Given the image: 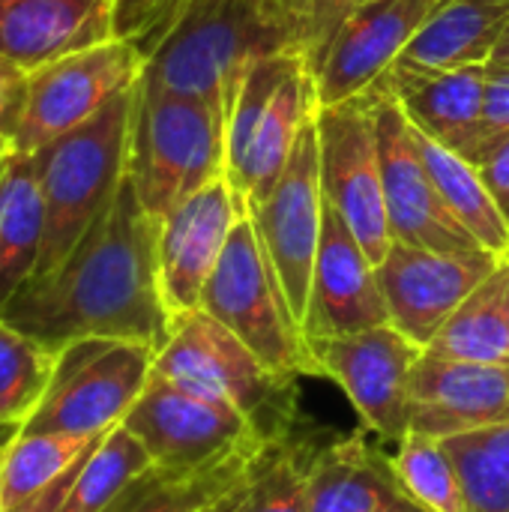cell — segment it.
<instances>
[{
  "label": "cell",
  "mask_w": 509,
  "mask_h": 512,
  "mask_svg": "<svg viewBox=\"0 0 509 512\" xmlns=\"http://www.w3.org/2000/svg\"><path fill=\"white\" fill-rule=\"evenodd\" d=\"M0 318L51 351L78 339H123L159 354L171 336L159 219L144 210L129 177L75 249L51 273L33 276Z\"/></svg>",
  "instance_id": "1"
},
{
  "label": "cell",
  "mask_w": 509,
  "mask_h": 512,
  "mask_svg": "<svg viewBox=\"0 0 509 512\" xmlns=\"http://www.w3.org/2000/svg\"><path fill=\"white\" fill-rule=\"evenodd\" d=\"M357 0H195L147 54L144 87L198 96L225 120L252 63L300 54L306 66Z\"/></svg>",
  "instance_id": "2"
},
{
  "label": "cell",
  "mask_w": 509,
  "mask_h": 512,
  "mask_svg": "<svg viewBox=\"0 0 509 512\" xmlns=\"http://www.w3.org/2000/svg\"><path fill=\"white\" fill-rule=\"evenodd\" d=\"M135 87L84 126L33 153L45 204V237L33 276L51 273L117 198L126 180Z\"/></svg>",
  "instance_id": "3"
},
{
  "label": "cell",
  "mask_w": 509,
  "mask_h": 512,
  "mask_svg": "<svg viewBox=\"0 0 509 512\" xmlns=\"http://www.w3.org/2000/svg\"><path fill=\"white\" fill-rule=\"evenodd\" d=\"M225 114L198 99L138 81L126 177L147 213L171 207L225 177Z\"/></svg>",
  "instance_id": "4"
},
{
  "label": "cell",
  "mask_w": 509,
  "mask_h": 512,
  "mask_svg": "<svg viewBox=\"0 0 509 512\" xmlns=\"http://www.w3.org/2000/svg\"><path fill=\"white\" fill-rule=\"evenodd\" d=\"M201 309L225 324L273 375L285 381L318 375L303 324L297 321L249 216L234 225L228 246L204 285Z\"/></svg>",
  "instance_id": "5"
},
{
  "label": "cell",
  "mask_w": 509,
  "mask_h": 512,
  "mask_svg": "<svg viewBox=\"0 0 509 512\" xmlns=\"http://www.w3.org/2000/svg\"><path fill=\"white\" fill-rule=\"evenodd\" d=\"M156 351L123 339H78L57 351L51 387L21 432L99 438L117 429L150 381Z\"/></svg>",
  "instance_id": "6"
},
{
  "label": "cell",
  "mask_w": 509,
  "mask_h": 512,
  "mask_svg": "<svg viewBox=\"0 0 509 512\" xmlns=\"http://www.w3.org/2000/svg\"><path fill=\"white\" fill-rule=\"evenodd\" d=\"M147 66V54L129 39H108L66 54L27 75L12 150L39 153L51 141L93 120L117 96L129 93Z\"/></svg>",
  "instance_id": "7"
},
{
  "label": "cell",
  "mask_w": 509,
  "mask_h": 512,
  "mask_svg": "<svg viewBox=\"0 0 509 512\" xmlns=\"http://www.w3.org/2000/svg\"><path fill=\"white\" fill-rule=\"evenodd\" d=\"M153 372L231 402L270 438L288 435L285 393L294 381L273 375L204 309H192L171 321V336L159 348Z\"/></svg>",
  "instance_id": "8"
},
{
  "label": "cell",
  "mask_w": 509,
  "mask_h": 512,
  "mask_svg": "<svg viewBox=\"0 0 509 512\" xmlns=\"http://www.w3.org/2000/svg\"><path fill=\"white\" fill-rule=\"evenodd\" d=\"M123 426L144 444L153 468L168 474L201 471L258 438H270L231 402L159 372H150Z\"/></svg>",
  "instance_id": "9"
},
{
  "label": "cell",
  "mask_w": 509,
  "mask_h": 512,
  "mask_svg": "<svg viewBox=\"0 0 509 512\" xmlns=\"http://www.w3.org/2000/svg\"><path fill=\"white\" fill-rule=\"evenodd\" d=\"M324 201L345 219L363 252L381 264L393 246L372 93L324 105L315 114Z\"/></svg>",
  "instance_id": "10"
},
{
  "label": "cell",
  "mask_w": 509,
  "mask_h": 512,
  "mask_svg": "<svg viewBox=\"0 0 509 512\" xmlns=\"http://www.w3.org/2000/svg\"><path fill=\"white\" fill-rule=\"evenodd\" d=\"M372 111H375V135L381 156V183L384 204L390 219L393 243L435 249V252H471L483 249L447 210L438 195L426 162L420 156L414 126L393 99L387 81H375L369 87Z\"/></svg>",
  "instance_id": "11"
},
{
  "label": "cell",
  "mask_w": 509,
  "mask_h": 512,
  "mask_svg": "<svg viewBox=\"0 0 509 512\" xmlns=\"http://www.w3.org/2000/svg\"><path fill=\"white\" fill-rule=\"evenodd\" d=\"M324 210L327 201L321 189L318 129L312 120L297 138V147L273 192L246 213L300 324L309 306L315 258L324 234Z\"/></svg>",
  "instance_id": "12"
},
{
  "label": "cell",
  "mask_w": 509,
  "mask_h": 512,
  "mask_svg": "<svg viewBox=\"0 0 509 512\" xmlns=\"http://www.w3.org/2000/svg\"><path fill=\"white\" fill-rule=\"evenodd\" d=\"M441 3L444 0H357L309 66L318 108L354 99L381 81Z\"/></svg>",
  "instance_id": "13"
},
{
  "label": "cell",
  "mask_w": 509,
  "mask_h": 512,
  "mask_svg": "<svg viewBox=\"0 0 509 512\" xmlns=\"http://www.w3.org/2000/svg\"><path fill=\"white\" fill-rule=\"evenodd\" d=\"M318 375L342 387L360 420L384 441L399 444L408 429V381L423 348L393 324L351 336L309 342Z\"/></svg>",
  "instance_id": "14"
},
{
  "label": "cell",
  "mask_w": 509,
  "mask_h": 512,
  "mask_svg": "<svg viewBox=\"0 0 509 512\" xmlns=\"http://www.w3.org/2000/svg\"><path fill=\"white\" fill-rule=\"evenodd\" d=\"M501 261L504 258L489 249L435 252L393 243L378 264L390 324L426 351L447 318Z\"/></svg>",
  "instance_id": "15"
},
{
  "label": "cell",
  "mask_w": 509,
  "mask_h": 512,
  "mask_svg": "<svg viewBox=\"0 0 509 512\" xmlns=\"http://www.w3.org/2000/svg\"><path fill=\"white\" fill-rule=\"evenodd\" d=\"M243 219L228 180H213L159 219V282L171 321L201 309L234 225Z\"/></svg>",
  "instance_id": "16"
},
{
  "label": "cell",
  "mask_w": 509,
  "mask_h": 512,
  "mask_svg": "<svg viewBox=\"0 0 509 512\" xmlns=\"http://www.w3.org/2000/svg\"><path fill=\"white\" fill-rule=\"evenodd\" d=\"M384 324H390V309L378 282V264L363 252L345 219L327 204L303 333L312 342Z\"/></svg>",
  "instance_id": "17"
},
{
  "label": "cell",
  "mask_w": 509,
  "mask_h": 512,
  "mask_svg": "<svg viewBox=\"0 0 509 512\" xmlns=\"http://www.w3.org/2000/svg\"><path fill=\"white\" fill-rule=\"evenodd\" d=\"M509 411V363L447 360L429 351L411 369L408 429L435 441L477 432Z\"/></svg>",
  "instance_id": "18"
},
{
  "label": "cell",
  "mask_w": 509,
  "mask_h": 512,
  "mask_svg": "<svg viewBox=\"0 0 509 512\" xmlns=\"http://www.w3.org/2000/svg\"><path fill=\"white\" fill-rule=\"evenodd\" d=\"M114 36L111 0H0V57L27 75Z\"/></svg>",
  "instance_id": "19"
},
{
  "label": "cell",
  "mask_w": 509,
  "mask_h": 512,
  "mask_svg": "<svg viewBox=\"0 0 509 512\" xmlns=\"http://www.w3.org/2000/svg\"><path fill=\"white\" fill-rule=\"evenodd\" d=\"M384 81L417 132L462 156L477 144L486 96V66H393Z\"/></svg>",
  "instance_id": "20"
},
{
  "label": "cell",
  "mask_w": 509,
  "mask_h": 512,
  "mask_svg": "<svg viewBox=\"0 0 509 512\" xmlns=\"http://www.w3.org/2000/svg\"><path fill=\"white\" fill-rule=\"evenodd\" d=\"M315 114H318V93L309 66H303L279 87V93L261 114L240 159L225 168V180L243 216L249 213V207H255L273 192L297 147V138L315 120Z\"/></svg>",
  "instance_id": "21"
},
{
  "label": "cell",
  "mask_w": 509,
  "mask_h": 512,
  "mask_svg": "<svg viewBox=\"0 0 509 512\" xmlns=\"http://www.w3.org/2000/svg\"><path fill=\"white\" fill-rule=\"evenodd\" d=\"M399 498L387 456L363 435L336 438L306 459L309 512H390Z\"/></svg>",
  "instance_id": "22"
},
{
  "label": "cell",
  "mask_w": 509,
  "mask_h": 512,
  "mask_svg": "<svg viewBox=\"0 0 509 512\" xmlns=\"http://www.w3.org/2000/svg\"><path fill=\"white\" fill-rule=\"evenodd\" d=\"M273 441L276 438H258L192 474H168L150 468L105 512H207L252 480Z\"/></svg>",
  "instance_id": "23"
},
{
  "label": "cell",
  "mask_w": 509,
  "mask_h": 512,
  "mask_svg": "<svg viewBox=\"0 0 509 512\" xmlns=\"http://www.w3.org/2000/svg\"><path fill=\"white\" fill-rule=\"evenodd\" d=\"M509 24V0H444L396 66H486Z\"/></svg>",
  "instance_id": "24"
},
{
  "label": "cell",
  "mask_w": 509,
  "mask_h": 512,
  "mask_svg": "<svg viewBox=\"0 0 509 512\" xmlns=\"http://www.w3.org/2000/svg\"><path fill=\"white\" fill-rule=\"evenodd\" d=\"M45 237V204L33 156L0 159V309L30 282Z\"/></svg>",
  "instance_id": "25"
},
{
  "label": "cell",
  "mask_w": 509,
  "mask_h": 512,
  "mask_svg": "<svg viewBox=\"0 0 509 512\" xmlns=\"http://www.w3.org/2000/svg\"><path fill=\"white\" fill-rule=\"evenodd\" d=\"M426 351L447 360L509 363V258L462 300Z\"/></svg>",
  "instance_id": "26"
},
{
  "label": "cell",
  "mask_w": 509,
  "mask_h": 512,
  "mask_svg": "<svg viewBox=\"0 0 509 512\" xmlns=\"http://www.w3.org/2000/svg\"><path fill=\"white\" fill-rule=\"evenodd\" d=\"M420 156L426 162V171L444 198L447 210L456 216V222L489 252L507 258L509 255V219L501 213L498 201L492 198L489 186L483 183L480 171L456 150L426 138L414 129Z\"/></svg>",
  "instance_id": "27"
},
{
  "label": "cell",
  "mask_w": 509,
  "mask_h": 512,
  "mask_svg": "<svg viewBox=\"0 0 509 512\" xmlns=\"http://www.w3.org/2000/svg\"><path fill=\"white\" fill-rule=\"evenodd\" d=\"M102 438L105 435L78 438L54 432H18L0 453V512L36 498L63 480L96 450Z\"/></svg>",
  "instance_id": "28"
},
{
  "label": "cell",
  "mask_w": 509,
  "mask_h": 512,
  "mask_svg": "<svg viewBox=\"0 0 509 512\" xmlns=\"http://www.w3.org/2000/svg\"><path fill=\"white\" fill-rule=\"evenodd\" d=\"M153 468L144 444L120 423L111 429L75 474L60 512H105L141 474Z\"/></svg>",
  "instance_id": "29"
},
{
  "label": "cell",
  "mask_w": 509,
  "mask_h": 512,
  "mask_svg": "<svg viewBox=\"0 0 509 512\" xmlns=\"http://www.w3.org/2000/svg\"><path fill=\"white\" fill-rule=\"evenodd\" d=\"M402 498L426 512H468L465 486L444 441L408 432L387 456Z\"/></svg>",
  "instance_id": "30"
},
{
  "label": "cell",
  "mask_w": 509,
  "mask_h": 512,
  "mask_svg": "<svg viewBox=\"0 0 509 512\" xmlns=\"http://www.w3.org/2000/svg\"><path fill=\"white\" fill-rule=\"evenodd\" d=\"M57 366V351L0 318V426L24 429L42 405Z\"/></svg>",
  "instance_id": "31"
},
{
  "label": "cell",
  "mask_w": 509,
  "mask_h": 512,
  "mask_svg": "<svg viewBox=\"0 0 509 512\" xmlns=\"http://www.w3.org/2000/svg\"><path fill=\"white\" fill-rule=\"evenodd\" d=\"M465 486L468 512H509V411L468 435L444 441Z\"/></svg>",
  "instance_id": "32"
},
{
  "label": "cell",
  "mask_w": 509,
  "mask_h": 512,
  "mask_svg": "<svg viewBox=\"0 0 509 512\" xmlns=\"http://www.w3.org/2000/svg\"><path fill=\"white\" fill-rule=\"evenodd\" d=\"M234 512H309L306 459L288 435L273 441Z\"/></svg>",
  "instance_id": "33"
},
{
  "label": "cell",
  "mask_w": 509,
  "mask_h": 512,
  "mask_svg": "<svg viewBox=\"0 0 509 512\" xmlns=\"http://www.w3.org/2000/svg\"><path fill=\"white\" fill-rule=\"evenodd\" d=\"M195 0H111L114 30L150 54Z\"/></svg>",
  "instance_id": "34"
},
{
  "label": "cell",
  "mask_w": 509,
  "mask_h": 512,
  "mask_svg": "<svg viewBox=\"0 0 509 512\" xmlns=\"http://www.w3.org/2000/svg\"><path fill=\"white\" fill-rule=\"evenodd\" d=\"M504 135H509V69L486 63V96H483L480 135H477V144L465 153V159H471L477 150H483L486 144H492Z\"/></svg>",
  "instance_id": "35"
},
{
  "label": "cell",
  "mask_w": 509,
  "mask_h": 512,
  "mask_svg": "<svg viewBox=\"0 0 509 512\" xmlns=\"http://www.w3.org/2000/svg\"><path fill=\"white\" fill-rule=\"evenodd\" d=\"M468 162L480 171V177L489 186L492 198L498 201L501 213L509 219V135L486 144Z\"/></svg>",
  "instance_id": "36"
},
{
  "label": "cell",
  "mask_w": 509,
  "mask_h": 512,
  "mask_svg": "<svg viewBox=\"0 0 509 512\" xmlns=\"http://www.w3.org/2000/svg\"><path fill=\"white\" fill-rule=\"evenodd\" d=\"M24 84H27V72H21L15 63L0 57V135H6V138L15 129Z\"/></svg>",
  "instance_id": "37"
},
{
  "label": "cell",
  "mask_w": 509,
  "mask_h": 512,
  "mask_svg": "<svg viewBox=\"0 0 509 512\" xmlns=\"http://www.w3.org/2000/svg\"><path fill=\"white\" fill-rule=\"evenodd\" d=\"M84 462H87V459H84ZM84 462H81V465H84ZM81 465H78L75 471H69L63 480H57L54 486H48L45 492H39L36 498H30V501H24V504H18V507H12V510H3V512H60L63 501H66V492H69V486H72L75 474L81 471Z\"/></svg>",
  "instance_id": "38"
},
{
  "label": "cell",
  "mask_w": 509,
  "mask_h": 512,
  "mask_svg": "<svg viewBox=\"0 0 509 512\" xmlns=\"http://www.w3.org/2000/svg\"><path fill=\"white\" fill-rule=\"evenodd\" d=\"M492 66H507L509 69V24L507 30H504V36H501V42H498V48L492 51V60H489Z\"/></svg>",
  "instance_id": "39"
},
{
  "label": "cell",
  "mask_w": 509,
  "mask_h": 512,
  "mask_svg": "<svg viewBox=\"0 0 509 512\" xmlns=\"http://www.w3.org/2000/svg\"><path fill=\"white\" fill-rule=\"evenodd\" d=\"M252 477H255V474H252ZM246 486H249V483H246ZM246 486H240L237 492H231L228 498H222V501H219L216 507H210L207 512H234V507L240 504V498H243V492H246Z\"/></svg>",
  "instance_id": "40"
},
{
  "label": "cell",
  "mask_w": 509,
  "mask_h": 512,
  "mask_svg": "<svg viewBox=\"0 0 509 512\" xmlns=\"http://www.w3.org/2000/svg\"><path fill=\"white\" fill-rule=\"evenodd\" d=\"M18 432H21V429H12V426H0V453L6 450V444H9V441H12V438L18 435Z\"/></svg>",
  "instance_id": "41"
},
{
  "label": "cell",
  "mask_w": 509,
  "mask_h": 512,
  "mask_svg": "<svg viewBox=\"0 0 509 512\" xmlns=\"http://www.w3.org/2000/svg\"><path fill=\"white\" fill-rule=\"evenodd\" d=\"M390 512H426V510H423V507H417V504H411L408 498H399V501H396V507H393Z\"/></svg>",
  "instance_id": "42"
},
{
  "label": "cell",
  "mask_w": 509,
  "mask_h": 512,
  "mask_svg": "<svg viewBox=\"0 0 509 512\" xmlns=\"http://www.w3.org/2000/svg\"><path fill=\"white\" fill-rule=\"evenodd\" d=\"M9 150H12V144H9V138H6V135H0V159H3V156H6Z\"/></svg>",
  "instance_id": "43"
},
{
  "label": "cell",
  "mask_w": 509,
  "mask_h": 512,
  "mask_svg": "<svg viewBox=\"0 0 509 512\" xmlns=\"http://www.w3.org/2000/svg\"><path fill=\"white\" fill-rule=\"evenodd\" d=\"M507 258H509V255H507Z\"/></svg>",
  "instance_id": "44"
}]
</instances>
